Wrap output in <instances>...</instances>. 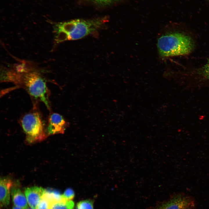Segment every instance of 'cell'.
Listing matches in <instances>:
<instances>
[{"instance_id": "obj_9", "label": "cell", "mask_w": 209, "mask_h": 209, "mask_svg": "<svg viewBox=\"0 0 209 209\" xmlns=\"http://www.w3.org/2000/svg\"><path fill=\"white\" fill-rule=\"evenodd\" d=\"M10 192L12 201L15 206L23 209L28 208L27 199L19 188L13 187L11 188Z\"/></svg>"}, {"instance_id": "obj_19", "label": "cell", "mask_w": 209, "mask_h": 209, "mask_svg": "<svg viewBox=\"0 0 209 209\" xmlns=\"http://www.w3.org/2000/svg\"><path fill=\"white\" fill-rule=\"evenodd\" d=\"M27 209H33L32 208L31 209V208H29V207H28V208Z\"/></svg>"}, {"instance_id": "obj_21", "label": "cell", "mask_w": 209, "mask_h": 209, "mask_svg": "<svg viewBox=\"0 0 209 209\" xmlns=\"http://www.w3.org/2000/svg\"><path fill=\"white\" fill-rule=\"evenodd\" d=\"M76 209H78L77 208H76Z\"/></svg>"}, {"instance_id": "obj_8", "label": "cell", "mask_w": 209, "mask_h": 209, "mask_svg": "<svg viewBox=\"0 0 209 209\" xmlns=\"http://www.w3.org/2000/svg\"><path fill=\"white\" fill-rule=\"evenodd\" d=\"M13 185L11 180L7 177L1 178L0 180V200L1 207H6L10 203L11 188Z\"/></svg>"}, {"instance_id": "obj_2", "label": "cell", "mask_w": 209, "mask_h": 209, "mask_svg": "<svg viewBox=\"0 0 209 209\" xmlns=\"http://www.w3.org/2000/svg\"><path fill=\"white\" fill-rule=\"evenodd\" d=\"M157 46L160 55L168 57L188 54L192 51L194 44L188 35L178 33H171L160 37Z\"/></svg>"}, {"instance_id": "obj_16", "label": "cell", "mask_w": 209, "mask_h": 209, "mask_svg": "<svg viewBox=\"0 0 209 209\" xmlns=\"http://www.w3.org/2000/svg\"><path fill=\"white\" fill-rule=\"evenodd\" d=\"M98 3L102 4H108L117 1L119 0H91Z\"/></svg>"}, {"instance_id": "obj_13", "label": "cell", "mask_w": 209, "mask_h": 209, "mask_svg": "<svg viewBox=\"0 0 209 209\" xmlns=\"http://www.w3.org/2000/svg\"><path fill=\"white\" fill-rule=\"evenodd\" d=\"M78 209H93V201L90 200L81 201L77 204Z\"/></svg>"}, {"instance_id": "obj_7", "label": "cell", "mask_w": 209, "mask_h": 209, "mask_svg": "<svg viewBox=\"0 0 209 209\" xmlns=\"http://www.w3.org/2000/svg\"><path fill=\"white\" fill-rule=\"evenodd\" d=\"M45 190V189L37 186L28 187L25 189V194L31 208L37 209Z\"/></svg>"}, {"instance_id": "obj_20", "label": "cell", "mask_w": 209, "mask_h": 209, "mask_svg": "<svg viewBox=\"0 0 209 209\" xmlns=\"http://www.w3.org/2000/svg\"><path fill=\"white\" fill-rule=\"evenodd\" d=\"M207 0V1L209 3V0Z\"/></svg>"}, {"instance_id": "obj_4", "label": "cell", "mask_w": 209, "mask_h": 209, "mask_svg": "<svg viewBox=\"0 0 209 209\" xmlns=\"http://www.w3.org/2000/svg\"><path fill=\"white\" fill-rule=\"evenodd\" d=\"M107 21L106 17L88 20L75 19L74 29L69 34V40L78 39L84 37L98 29Z\"/></svg>"}, {"instance_id": "obj_14", "label": "cell", "mask_w": 209, "mask_h": 209, "mask_svg": "<svg viewBox=\"0 0 209 209\" xmlns=\"http://www.w3.org/2000/svg\"><path fill=\"white\" fill-rule=\"evenodd\" d=\"M50 203V201L44 194L37 209H49Z\"/></svg>"}, {"instance_id": "obj_6", "label": "cell", "mask_w": 209, "mask_h": 209, "mask_svg": "<svg viewBox=\"0 0 209 209\" xmlns=\"http://www.w3.org/2000/svg\"><path fill=\"white\" fill-rule=\"evenodd\" d=\"M68 125L69 123L62 116L53 113L49 117L46 132L48 135L63 134Z\"/></svg>"}, {"instance_id": "obj_1", "label": "cell", "mask_w": 209, "mask_h": 209, "mask_svg": "<svg viewBox=\"0 0 209 209\" xmlns=\"http://www.w3.org/2000/svg\"><path fill=\"white\" fill-rule=\"evenodd\" d=\"M4 73L3 80L11 82L24 89L33 98L43 102L48 108H50L46 81L38 71L30 69L22 63Z\"/></svg>"}, {"instance_id": "obj_18", "label": "cell", "mask_w": 209, "mask_h": 209, "mask_svg": "<svg viewBox=\"0 0 209 209\" xmlns=\"http://www.w3.org/2000/svg\"><path fill=\"white\" fill-rule=\"evenodd\" d=\"M12 209H23L21 208L16 206H13L12 208Z\"/></svg>"}, {"instance_id": "obj_11", "label": "cell", "mask_w": 209, "mask_h": 209, "mask_svg": "<svg viewBox=\"0 0 209 209\" xmlns=\"http://www.w3.org/2000/svg\"><path fill=\"white\" fill-rule=\"evenodd\" d=\"M74 205L71 200L65 202H52L50 203L49 209H73Z\"/></svg>"}, {"instance_id": "obj_12", "label": "cell", "mask_w": 209, "mask_h": 209, "mask_svg": "<svg viewBox=\"0 0 209 209\" xmlns=\"http://www.w3.org/2000/svg\"><path fill=\"white\" fill-rule=\"evenodd\" d=\"M54 29L55 33V40L59 43L69 40V34L62 29L55 26Z\"/></svg>"}, {"instance_id": "obj_10", "label": "cell", "mask_w": 209, "mask_h": 209, "mask_svg": "<svg viewBox=\"0 0 209 209\" xmlns=\"http://www.w3.org/2000/svg\"><path fill=\"white\" fill-rule=\"evenodd\" d=\"M44 195L51 202L56 201L65 202L66 201L63 195L58 191L52 189H45Z\"/></svg>"}, {"instance_id": "obj_17", "label": "cell", "mask_w": 209, "mask_h": 209, "mask_svg": "<svg viewBox=\"0 0 209 209\" xmlns=\"http://www.w3.org/2000/svg\"><path fill=\"white\" fill-rule=\"evenodd\" d=\"M203 73L207 77L209 78V60L202 68Z\"/></svg>"}, {"instance_id": "obj_15", "label": "cell", "mask_w": 209, "mask_h": 209, "mask_svg": "<svg viewBox=\"0 0 209 209\" xmlns=\"http://www.w3.org/2000/svg\"><path fill=\"white\" fill-rule=\"evenodd\" d=\"M74 195V191L70 188L67 189L62 194L63 197L67 201H71L73 199Z\"/></svg>"}, {"instance_id": "obj_5", "label": "cell", "mask_w": 209, "mask_h": 209, "mask_svg": "<svg viewBox=\"0 0 209 209\" xmlns=\"http://www.w3.org/2000/svg\"><path fill=\"white\" fill-rule=\"evenodd\" d=\"M195 202L192 197L182 193L172 195L167 200L158 202L148 209H194Z\"/></svg>"}, {"instance_id": "obj_3", "label": "cell", "mask_w": 209, "mask_h": 209, "mask_svg": "<svg viewBox=\"0 0 209 209\" xmlns=\"http://www.w3.org/2000/svg\"><path fill=\"white\" fill-rule=\"evenodd\" d=\"M21 123L28 143L41 141L46 137L44 123L37 111H33L26 114L21 118Z\"/></svg>"}]
</instances>
